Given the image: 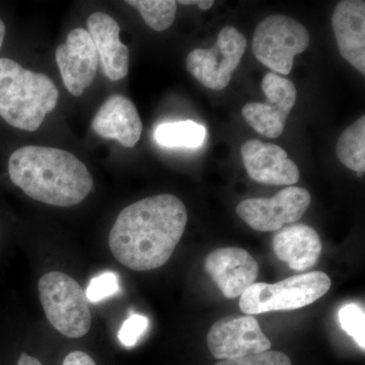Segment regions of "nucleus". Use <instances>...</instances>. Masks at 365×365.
Masks as SVG:
<instances>
[{
	"mask_svg": "<svg viewBox=\"0 0 365 365\" xmlns=\"http://www.w3.org/2000/svg\"><path fill=\"white\" fill-rule=\"evenodd\" d=\"M188 213L172 194L148 197L127 206L118 215L109 235L113 256L134 271L160 268L181 241Z\"/></svg>",
	"mask_w": 365,
	"mask_h": 365,
	"instance_id": "nucleus-1",
	"label": "nucleus"
},
{
	"mask_svg": "<svg viewBox=\"0 0 365 365\" xmlns=\"http://www.w3.org/2000/svg\"><path fill=\"white\" fill-rule=\"evenodd\" d=\"M11 182L34 200L71 207L91 193L90 170L76 155L58 148L28 145L19 148L9 160Z\"/></svg>",
	"mask_w": 365,
	"mask_h": 365,
	"instance_id": "nucleus-2",
	"label": "nucleus"
},
{
	"mask_svg": "<svg viewBox=\"0 0 365 365\" xmlns=\"http://www.w3.org/2000/svg\"><path fill=\"white\" fill-rule=\"evenodd\" d=\"M59 91L46 74L0 58V117L16 128L38 130L56 108Z\"/></svg>",
	"mask_w": 365,
	"mask_h": 365,
	"instance_id": "nucleus-3",
	"label": "nucleus"
},
{
	"mask_svg": "<svg viewBox=\"0 0 365 365\" xmlns=\"http://www.w3.org/2000/svg\"><path fill=\"white\" fill-rule=\"evenodd\" d=\"M330 287V277L321 271L299 274L274 284L256 282L242 294L240 309L249 316L294 311L314 304Z\"/></svg>",
	"mask_w": 365,
	"mask_h": 365,
	"instance_id": "nucleus-4",
	"label": "nucleus"
},
{
	"mask_svg": "<svg viewBox=\"0 0 365 365\" xmlns=\"http://www.w3.org/2000/svg\"><path fill=\"white\" fill-rule=\"evenodd\" d=\"M41 304L48 321L62 335L81 338L91 326V313L86 292L78 281L66 273H46L40 278Z\"/></svg>",
	"mask_w": 365,
	"mask_h": 365,
	"instance_id": "nucleus-5",
	"label": "nucleus"
},
{
	"mask_svg": "<svg viewBox=\"0 0 365 365\" xmlns=\"http://www.w3.org/2000/svg\"><path fill=\"white\" fill-rule=\"evenodd\" d=\"M309 40V33L299 21L273 14L257 26L252 49L263 66L288 76L294 67V56L306 51Z\"/></svg>",
	"mask_w": 365,
	"mask_h": 365,
	"instance_id": "nucleus-6",
	"label": "nucleus"
},
{
	"mask_svg": "<svg viewBox=\"0 0 365 365\" xmlns=\"http://www.w3.org/2000/svg\"><path fill=\"white\" fill-rule=\"evenodd\" d=\"M246 49V37L234 26H225L212 48L189 53L187 71L209 90L222 91L241 63Z\"/></svg>",
	"mask_w": 365,
	"mask_h": 365,
	"instance_id": "nucleus-7",
	"label": "nucleus"
},
{
	"mask_svg": "<svg viewBox=\"0 0 365 365\" xmlns=\"http://www.w3.org/2000/svg\"><path fill=\"white\" fill-rule=\"evenodd\" d=\"M312 197L307 189L287 187L271 198H251L237 205V213L257 232H277L283 225L299 222Z\"/></svg>",
	"mask_w": 365,
	"mask_h": 365,
	"instance_id": "nucleus-8",
	"label": "nucleus"
},
{
	"mask_svg": "<svg viewBox=\"0 0 365 365\" xmlns=\"http://www.w3.org/2000/svg\"><path fill=\"white\" fill-rule=\"evenodd\" d=\"M262 91L267 103H249L242 108V117L261 135L277 138L297 102V88L290 79L268 72L262 81Z\"/></svg>",
	"mask_w": 365,
	"mask_h": 365,
	"instance_id": "nucleus-9",
	"label": "nucleus"
},
{
	"mask_svg": "<svg viewBox=\"0 0 365 365\" xmlns=\"http://www.w3.org/2000/svg\"><path fill=\"white\" fill-rule=\"evenodd\" d=\"M207 346L216 359L227 360L268 351L272 345L258 321L246 314L215 322L208 332Z\"/></svg>",
	"mask_w": 365,
	"mask_h": 365,
	"instance_id": "nucleus-10",
	"label": "nucleus"
},
{
	"mask_svg": "<svg viewBox=\"0 0 365 365\" xmlns=\"http://www.w3.org/2000/svg\"><path fill=\"white\" fill-rule=\"evenodd\" d=\"M55 57L66 90L81 97L95 81L100 61L90 34L81 28L71 31L66 42L57 47Z\"/></svg>",
	"mask_w": 365,
	"mask_h": 365,
	"instance_id": "nucleus-11",
	"label": "nucleus"
},
{
	"mask_svg": "<svg viewBox=\"0 0 365 365\" xmlns=\"http://www.w3.org/2000/svg\"><path fill=\"white\" fill-rule=\"evenodd\" d=\"M206 272L228 299L241 297L256 283L259 265L246 250L230 247L215 250L205 259Z\"/></svg>",
	"mask_w": 365,
	"mask_h": 365,
	"instance_id": "nucleus-12",
	"label": "nucleus"
},
{
	"mask_svg": "<svg viewBox=\"0 0 365 365\" xmlns=\"http://www.w3.org/2000/svg\"><path fill=\"white\" fill-rule=\"evenodd\" d=\"M242 163L250 178L266 185H294L299 182V170L287 151L276 144L252 139L242 143Z\"/></svg>",
	"mask_w": 365,
	"mask_h": 365,
	"instance_id": "nucleus-13",
	"label": "nucleus"
},
{
	"mask_svg": "<svg viewBox=\"0 0 365 365\" xmlns=\"http://www.w3.org/2000/svg\"><path fill=\"white\" fill-rule=\"evenodd\" d=\"M332 26L341 56L364 76L365 2H339L334 11Z\"/></svg>",
	"mask_w": 365,
	"mask_h": 365,
	"instance_id": "nucleus-14",
	"label": "nucleus"
},
{
	"mask_svg": "<svg viewBox=\"0 0 365 365\" xmlns=\"http://www.w3.org/2000/svg\"><path fill=\"white\" fill-rule=\"evenodd\" d=\"M91 128L98 135L116 139L125 148H134L143 133V122L131 100L115 93L98 109Z\"/></svg>",
	"mask_w": 365,
	"mask_h": 365,
	"instance_id": "nucleus-15",
	"label": "nucleus"
},
{
	"mask_svg": "<svg viewBox=\"0 0 365 365\" xmlns=\"http://www.w3.org/2000/svg\"><path fill=\"white\" fill-rule=\"evenodd\" d=\"M88 29L105 76L112 81L126 78L129 71V49L120 41L117 21L109 14L95 13L88 18Z\"/></svg>",
	"mask_w": 365,
	"mask_h": 365,
	"instance_id": "nucleus-16",
	"label": "nucleus"
},
{
	"mask_svg": "<svg viewBox=\"0 0 365 365\" xmlns=\"http://www.w3.org/2000/svg\"><path fill=\"white\" fill-rule=\"evenodd\" d=\"M272 247L280 261L299 272L316 265L322 254V242L318 232L304 223L278 230L274 235Z\"/></svg>",
	"mask_w": 365,
	"mask_h": 365,
	"instance_id": "nucleus-17",
	"label": "nucleus"
},
{
	"mask_svg": "<svg viewBox=\"0 0 365 365\" xmlns=\"http://www.w3.org/2000/svg\"><path fill=\"white\" fill-rule=\"evenodd\" d=\"M155 140L165 148H198L206 138L202 125L187 120L160 125L155 132Z\"/></svg>",
	"mask_w": 365,
	"mask_h": 365,
	"instance_id": "nucleus-18",
	"label": "nucleus"
},
{
	"mask_svg": "<svg viewBox=\"0 0 365 365\" xmlns=\"http://www.w3.org/2000/svg\"><path fill=\"white\" fill-rule=\"evenodd\" d=\"M338 158L348 169L359 174L365 170V117L350 125L337 143Z\"/></svg>",
	"mask_w": 365,
	"mask_h": 365,
	"instance_id": "nucleus-19",
	"label": "nucleus"
},
{
	"mask_svg": "<svg viewBox=\"0 0 365 365\" xmlns=\"http://www.w3.org/2000/svg\"><path fill=\"white\" fill-rule=\"evenodd\" d=\"M126 4L138 9L146 25L157 32L169 29L176 18L174 0H128Z\"/></svg>",
	"mask_w": 365,
	"mask_h": 365,
	"instance_id": "nucleus-20",
	"label": "nucleus"
},
{
	"mask_svg": "<svg viewBox=\"0 0 365 365\" xmlns=\"http://www.w3.org/2000/svg\"><path fill=\"white\" fill-rule=\"evenodd\" d=\"M339 321L344 332L347 333L362 350L365 348V314L364 309L355 304L341 307Z\"/></svg>",
	"mask_w": 365,
	"mask_h": 365,
	"instance_id": "nucleus-21",
	"label": "nucleus"
},
{
	"mask_svg": "<svg viewBox=\"0 0 365 365\" xmlns=\"http://www.w3.org/2000/svg\"><path fill=\"white\" fill-rule=\"evenodd\" d=\"M119 290V278L117 274L105 272L96 276L91 280L86 288V299L91 302H98L116 294Z\"/></svg>",
	"mask_w": 365,
	"mask_h": 365,
	"instance_id": "nucleus-22",
	"label": "nucleus"
},
{
	"mask_svg": "<svg viewBox=\"0 0 365 365\" xmlns=\"http://www.w3.org/2000/svg\"><path fill=\"white\" fill-rule=\"evenodd\" d=\"M215 365H292V360L285 353L268 351L247 355L239 359L222 360Z\"/></svg>",
	"mask_w": 365,
	"mask_h": 365,
	"instance_id": "nucleus-23",
	"label": "nucleus"
},
{
	"mask_svg": "<svg viewBox=\"0 0 365 365\" xmlns=\"http://www.w3.org/2000/svg\"><path fill=\"white\" fill-rule=\"evenodd\" d=\"M148 326H150V321L145 316L137 314H131L120 329L118 338L121 341L122 344L127 347H132L145 333Z\"/></svg>",
	"mask_w": 365,
	"mask_h": 365,
	"instance_id": "nucleus-24",
	"label": "nucleus"
},
{
	"mask_svg": "<svg viewBox=\"0 0 365 365\" xmlns=\"http://www.w3.org/2000/svg\"><path fill=\"white\" fill-rule=\"evenodd\" d=\"M63 365H97L88 353L73 351L66 355Z\"/></svg>",
	"mask_w": 365,
	"mask_h": 365,
	"instance_id": "nucleus-25",
	"label": "nucleus"
},
{
	"mask_svg": "<svg viewBox=\"0 0 365 365\" xmlns=\"http://www.w3.org/2000/svg\"><path fill=\"white\" fill-rule=\"evenodd\" d=\"M179 4H185V6H189V4H197L199 6V9H202V11H208L211 7L215 4V1L213 0H197V1H194V0H189V1H186V0H180Z\"/></svg>",
	"mask_w": 365,
	"mask_h": 365,
	"instance_id": "nucleus-26",
	"label": "nucleus"
},
{
	"mask_svg": "<svg viewBox=\"0 0 365 365\" xmlns=\"http://www.w3.org/2000/svg\"><path fill=\"white\" fill-rule=\"evenodd\" d=\"M18 365H43L41 364L39 360L35 359V357L30 356L26 353H23L21 355L20 359H19Z\"/></svg>",
	"mask_w": 365,
	"mask_h": 365,
	"instance_id": "nucleus-27",
	"label": "nucleus"
},
{
	"mask_svg": "<svg viewBox=\"0 0 365 365\" xmlns=\"http://www.w3.org/2000/svg\"><path fill=\"white\" fill-rule=\"evenodd\" d=\"M4 36H6V25L4 21L0 19V48H1L2 43H4Z\"/></svg>",
	"mask_w": 365,
	"mask_h": 365,
	"instance_id": "nucleus-28",
	"label": "nucleus"
}]
</instances>
